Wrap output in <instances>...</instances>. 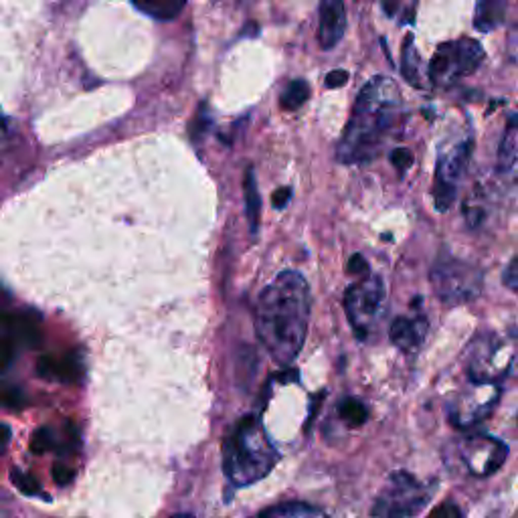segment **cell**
I'll use <instances>...</instances> for the list:
<instances>
[{
  "label": "cell",
  "instance_id": "17",
  "mask_svg": "<svg viewBox=\"0 0 518 518\" xmlns=\"http://www.w3.org/2000/svg\"><path fill=\"white\" fill-rule=\"evenodd\" d=\"M140 13L154 18V21H174L185 11L186 0H130Z\"/></svg>",
  "mask_w": 518,
  "mask_h": 518
},
{
  "label": "cell",
  "instance_id": "33",
  "mask_svg": "<svg viewBox=\"0 0 518 518\" xmlns=\"http://www.w3.org/2000/svg\"><path fill=\"white\" fill-rule=\"evenodd\" d=\"M11 359H13V343L3 338V341H0V373L6 369V365L11 363Z\"/></svg>",
  "mask_w": 518,
  "mask_h": 518
},
{
  "label": "cell",
  "instance_id": "36",
  "mask_svg": "<svg viewBox=\"0 0 518 518\" xmlns=\"http://www.w3.org/2000/svg\"><path fill=\"white\" fill-rule=\"evenodd\" d=\"M290 196H291V188H288V186L276 191L274 193V206H276V209H284V206L290 201Z\"/></svg>",
  "mask_w": 518,
  "mask_h": 518
},
{
  "label": "cell",
  "instance_id": "31",
  "mask_svg": "<svg viewBox=\"0 0 518 518\" xmlns=\"http://www.w3.org/2000/svg\"><path fill=\"white\" fill-rule=\"evenodd\" d=\"M502 281H504V286L508 290H516V284H518V268H516V259L513 258L511 263H508V268L504 270V274H502Z\"/></svg>",
  "mask_w": 518,
  "mask_h": 518
},
{
  "label": "cell",
  "instance_id": "29",
  "mask_svg": "<svg viewBox=\"0 0 518 518\" xmlns=\"http://www.w3.org/2000/svg\"><path fill=\"white\" fill-rule=\"evenodd\" d=\"M193 122H195V124H193V140H195V143H199L201 136H203L205 132H206V128L211 126V124H209V122H211V116L206 114L205 106H201L199 114L195 116V120H193Z\"/></svg>",
  "mask_w": 518,
  "mask_h": 518
},
{
  "label": "cell",
  "instance_id": "19",
  "mask_svg": "<svg viewBox=\"0 0 518 518\" xmlns=\"http://www.w3.org/2000/svg\"><path fill=\"white\" fill-rule=\"evenodd\" d=\"M259 211H261V196L256 174H253V168H249L248 174H245V215H248L249 229L256 235L259 227Z\"/></svg>",
  "mask_w": 518,
  "mask_h": 518
},
{
  "label": "cell",
  "instance_id": "10",
  "mask_svg": "<svg viewBox=\"0 0 518 518\" xmlns=\"http://www.w3.org/2000/svg\"><path fill=\"white\" fill-rule=\"evenodd\" d=\"M501 397V385H476L456 395L448 405V418L451 426L458 429H468L476 426L492 413L494 405Z\"/></svg>",
  "mask_w": 518,
  "mask_h": 518
},
{
  "label": "cell",
  "instance_id": "4",
  "mask_svg": "<svg viewBox=\"0 0 518 518\" xmlns=\"http://www.w3.org/2000/svg\"><path fill=\"white\" fill-rule=\"evenodd\" d=\"M433 486L399 470L389 476L376 494L371 514L375 518H416L431 501Z\"/></svg>",
  "mask_w": 518,
  "mask_h": 518
},
{
  "label": "cell",
  "instance_id": "35",
  "mask_svg": "<svg viewBox=\"0 0 518 518\" xmlns=\"http://www.w3.org/2000/svg\"><path fill=\"white\" fill-rule=\"evenodd\" d=\"M484 219V211L482 209H478V206H470V209H466V221H468V227H478L480 223H482Z\"/></svg>",
  "mask_w": 518,
  "mask_h": 518
},
{
  "label": "cell",
  "instance_id": "8",
  "mask_svg": "<svg viewBox=\"0 0 518 518\" xmlns=\"http://www.w3.org/2000/svg\"><path fill=\"white\" fill-rule=\"evenodd\" d=\"M486 58L484 47L474 39L461 37L458 41H448L438 47L429 61V79L433 86L449 88L460 79L472 75Z\"/></svg>",
  "mask_w": 518,
  "mask_h": 518
},
{
  "label": "cell",
  "instance_id": "11",
  "mask_svg": "<svg viewBox=\"0 0 518 518\" xmlns=\"http://www.w3.org/2000/svg\"><path fill=\"white\" fill-rule=\"evenodd\" d=\"M508 456L504 441L492 436H470L458 448V458L464 461L466 470L476 478L494 474L502 468Z\"/></svg>",
  "mask_w": 518,
  "mask_h": 518
},
{
  "label": "cell",
  "instance_id": "37",
  "mask_svg": "<svg viewBox=\"0 0 518 518\" xmlns=\"http://www.w3.org/2000/svg\"><path fill=\"white\" fill-rule=\"evenodd\" d=\"M8 441H11V428L5 426V423H0V444L8 446Z\"/></svg>",
  "mask_w": 518,
  "mask_h": 518
},
{
  "label": "cell",
  "instance_id": "2",
  "mask_svg": "<svg viewBox=\"0 0 518 518\" xmlns=\"http://www.w3.org/2000/svg\"><path fill=\"white\" fill-rule=\"evenodd\" d=\"M403 118L399 86L387 75L365 83L354 101L353 116L338 143L336 158L343 164H365L379 156L391 132Z\"/></svg>",
  "mask_w": 518,
  "mask_h": 518
},
{
  "label": "cell",
  "instance_id": "7",
  "mask_svg": "<svg viewBox=\"0 0 518 518\" xmlns=\"http://www.w3.org/2000/svg\"><path fill=\"white\" fill-rule=\"evenodd\" d=\"M385 306H387V290L379 276L365 278L346 290L344 310L359 341H369L381 322Z\"/></svg>",
  "mask_w": 518,
  "mask_h": 518
},
{
  "label": "cell",
  "instance_id": "38",
  "mask_svg": "<svg viewBox=\"0 0 518 518\" xmlns=\"http://www.w3.org/2000/svg\"><path fill=\"white\" fill-rule=\"evenodd\" d=\"M171 518H195L193 514H174V516H171Z\"/></svg>",
  "mask_w": 518,
  "mask_h": 518
},
{
  "label": "cell",
  "instance_id": "23",
  "mask_svg": "<svg viewBox=\"0 0 518 518\" xmlns=\"http://www.w3.org/2000/svg\"><path fill=\"white\" fill-rule=\"evenodd\" d=\"M308 98H310V86L304 79H296L290 83L284 93H281L280 103L284 110H298L304 106Z\"/></svg>",
  "mask_w": 518,
  "mask_h": 518
},
{
  "label": "cell",
  "instance_id": "30",
  "mask_svg": "<svg viewBox=\"0 0 518 518\" xmlns=\"http://www.w3.org/2000/svg\"><path fill=\"white\" fill-rule=\"evenodd\" d=\"M73 478H75V472H73L71 468L63 466V464H55V466H53V480H55V482H58L59 486L71 484Z\"/></svg>",
  "mask_w": 518,
  "mask_h": 518
},
{
  "label": "cell",
  "instance_id": "18",
  "mask_svg": "<svg viewBox=\"0 0 518 518\" xmlns=\"http://www.w3.org/2000/svg\"><path fill=\"white\" fill-rule=\"evenodd\" d=\"M253 518H326V514L306 502H281L266 508Z\"/></svg>",
  "mask_w": 518,
  "mask_h": 518
},
{
  "label": "cell",
  "instance_id": "6",
  "mask_svg": "<svg viewBox=\"0 0 518 518\" xmlns=\"http://www.w3.org/2000/svg\"><path fill=\"white\" fill-rule=\"evenodd\" d=\"M431 286L446 306L468 304L482 294L484 274L472 263L444 253L431 268Z\"/></svg>",
  "mask_w": 518,
  "mask_h": 518
},
{
  "label": "cell",
  "instance_id": "39",
  "mask_svg": "<svg viewBox=\"0 0 518 518\" xmlns=\"http://www.w3.org/2000/svg\"><path fill=\"white\" fill-rule=\"evenodd\" d=\"M5 449H6V446L0 444V456H3V451H5Z\"/></svg>",
  "mask_w": 518,
  "mask_h": 518
},
{
  "label": "cell",
  "instance_id": "9",
  "mask_svg": "<svg viewBox=\"0 0 518 518\" xmlns=\"http://www.w3.org/2000/svg\"><path fill=\"white\" fill-rule=\"evenodd\" d=\"M470 158H472V138H464L448 150H441L436 164V185H433V199L439 213L449 211L451 203L456 201L458 185Z\"/></svg>",
  "mask_w": 518,
  "mask_h": 518
},
{
  "label": "cell",
  "instance_id": "28",
  "mask_svg": "<svg viewBox=\"0 0 518 518\" xmlns=\"http://www.w3.org/2000/svg\"><path fill=\"white\" fill-rule=\"evenodd\" d=\"M391 158V164L397 168V171H409V168L413 166V154H411V150L407 148H395L393 153L389 154Z\"/></svg>",
  "mask_w": 518,
  "mask_h": 518
},
{
  "label": "cell",
  "instance_id": "16",
  "mask_svg": "<svg viewBox=\"0 0 518 518\" xmlns=\"http://www.w3.org/2000/svg\"><path fill=\"white\" fill-rule=\"evenodd\" d=\"M508 11L506 0H478L474 26L480 33H490L504 23Z\"/></svg>",
  "mask_w": 518,
  "mask_h": 518
},
{
  "label": "cell",
  "instance_id": "27",
  "mask_svg": "<svg viewBox=\"0 0 518 518\" xmlns=\"http://www.w3.org/2000/svg\"><path fill=\"white\" fill-rule=\"evenodd\" d=\"M428 518H464V511L454 501H446L433 508Z\"/></svg>",
  "mask_w": 518,
  "mask_h": 518
},
{
  "label": "cell",
  "instance_id": "26",
  "mask_svg": "<svg viewBox=\"0 0 518 518\" xmlns=\"http://www.w3.org/2000/svg\"><path fill=\"white\" fill-rule=\"evenodd\" d=\"M0 403L8 409H21L25 405V393L21 387H6L0 393Z\"/></svg>",
  "mask_w": 518,
  "mask_h": 518
},
{
  "label": "cell",
  "instance_id": "24",
  "mask_svg": "<svg viewBox=\"0 0 518 518\" xmlns=\"http://www.w3.org/2000/svg\"><path fill=\"white\" fill-rule=\"evenodd\" d=\"M11 480L18 488V492H23L26 496H41V484L37 482V478L33 474H26L23 470L15 468L11 472Z\"/></svg>",
  "mask_w": 518,
  "mask_h": 518
},
{
  "label": "cell",
  "instance_id": "20",
  "mask_svg": "<svg viewBox=\"0 0 518 518\" xmlns=\"http://www.w3.org/2000/svg\"><path fill=\"white\" fill-rule=\"evenodd\" d=\"M336 413L346 428H361L371 416L369 407H366V405L356 397H344L338 401Z\"/></svg>",
  "mask_w": 518,
  "mask_h": 518
},
{
  "label": "cell",
  "instance_id": "22",
  "mask_svg": "<svg viewBox=\"0 0 518 518\" xmlns=\"http://www.w3.org/2000/svg\"><path fill=\"white\" fill-rule=\"evenodd\" d=\"M403 78L407 79L413 88L421 90V61L416 49V41L413 35L407 37V41L403 45Z\"/></svg>",
  "mask_w": 518,
  "mask_h": 518
},
{
  "label": "cell",
  "instance_id": "12",
  "mask_svg": "<svg viewBox=\"0 0 518 518\" xmlns=\"http://www.w3.org/2000/svg\"><path fill=\"white\" fill-rule=\"evenodd\" d=\"M0 333L6 341L35 348L41 344V318L35 312H0Z\"/></svg>",
  "mask_w": 518,
  "mask_h": 518
},
{
  "label": "cell",
  "instance_id": "13",
  "mask_svg": "<svg viewBox=\"0 0 518 518\" xmlns=\"http://www.w3.org/2000/svg\"><path fill=\"white\" fill-rule=\"evenodd\" d=\"M429 331V322L426 314H413V316H399L395 318L389 328L391 343L399 348L405 354L418 353L423 341H426Z\"/></svg>",
  "mask_w": 518,
  "mask_h": 518
},
{
  "label": "cell",
  "instance_id": "34",
  "mask_svg": "<svg viewBox=\"0 0 518 518\" xmlns=\"http://www.w3.org/2000/svg\"><path fill=\"white\" fill-rule=\"evenodd\" d=\"M348 271H351V274H366V271H369V263L365 261L361 253H356V256H353L351 261H348Z\"/></svg>",
  "mask_w": 518,
  "mask_h": 518
},
{
  "label": "cell",
  "instance_id": "32",
  "mask_svg": "<svg viewBox=\"0 0 518 518\" xmlns=\"http://www.w3.org/2000/svg\"><path fill=\"white\" fill-rule=\"evenodd\" d=\"M346 81H348V73L344 69H334V71L328 73L326 88H331V90L343 88V86H346Z\"/></svg>",
  "mask_w": 518,
  "mask_h": 518
},
{
  "label": "cell",
  "instance_id": "21",
  "mask_svg": "<svg viewBox=\"0 0 518 518\" xmlns=\"http://www.w3.org/2000/svg\"><path fill=\"white\" fill-rule=\"evenodd\" d=\"M516 164V116L513 114L504 130L501 150H498V171L513 173Z\"/></svg>",
  "mask_w": 518,
  "mask_h": 518
},
{
  "label": "cell",
  "instance_id": "3",
  "mask_svg": "<svg viewBox=\"0 0 518 518\" xmlns=\"http://www.w3.org/2000/svg\"><path fill=\"white\" fill-rule=\"evenodd\" d=\"M280 461L274 441L256 416H245L223 441V472L235 488H248L266 478Z\"/></svg>",
  "mask_w": 518,
  "mask_h": 518
},
{
  "label": "cell",
  "instance_id": "1",
  "mask_svg": "<svg viewBox=\"0 0 518 518\" xmlns=\"http://www.w3.org/2000/svg\"><path fill=\"white\" fill-rule=\"evenodd\" d=\"M310 286L298 271L281 274L263 288L256 304V334L278 365L296 361L308 336Z\"/></svg>",
  "mask_w": 518,
  "mask_h": 518
},
{
  "label": "cell",
  "instance_id": "15",
  "mask_svg": "<svg viewBox=\"0 0 518 518\" xmlns=\"http://www.w3.org/2000/svg\"><path fill=\"white\" fill-rule=\"evenodd\" d=\"M37 373L43 379L59 381V383H78L83 375V365L78 354H65V356H41L37 363Z\"/></svg>",
  "mask_w": 518,
  "mask_h": 518
},
{
  "label": "cell",
  "instance_id": "25",
  "mask_svg": "<svg viewBox=\"0 0 518 518\" xmlns=\"http://www.w3.org/2000/svg\"><path fill=\"white\" fill-rule=\"evenodd\" d=\"M55 448V436L49 428H41L35 431V436L31 439V451L33 454H45Z\"/></svg>",
  "mask_w": 518,
  "mask_h": 518
},
{
  "label": "cell",
  "instance_id": "5",
  "mask_svg": "<svg viewBox=\"0 0 518 518\" xmlns=\"http://www.w3.org/2000/svg\"><path fill=\"white\" fill-rule=\"evenodd\" d=\"M514 361V343L496 333H480L468 346L466 366L476 385H501Z\"/></svg>",
  "mask_w": 518,
  "mask_h": 518
},
{
  "label": "cell",
  "instance_id": "14",
  "mask_svg": "<svg viewBox=\"0 0 518 518\" xmlns=\"http://www.w3.org/2000/svg\"><path fill=\"white\" fill-rule=\"evenodd\" d=\"M346 31L344 0H320L318 41L322 49H334Z\"/></svg>",
  "mask_w": 518,
  "mask_h": 518
}]
</instances>
